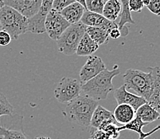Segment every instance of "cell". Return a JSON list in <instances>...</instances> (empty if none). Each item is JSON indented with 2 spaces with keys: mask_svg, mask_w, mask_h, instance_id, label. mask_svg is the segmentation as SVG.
<instances>
[{
  "mask_svg": "<svg viewBox=\"0 0 160 139\" xmlns=\"http://www.w3.org/2000/svg\"><path fill=\"white\" fill-rule=\"evenodd\" d=\"M118 127L119 126L116 124H109L100 130H103L106 134H108L112 139H116L120 135V131L118 130Z\"/></svg>",
  "mask_w": 160,
  "mask_h": 139,
  "instance_id": "26",
  "label": "cell"
},
{
  "mask_svg": "<svg viewBox=\"0 0 160 139\" xmlns=\"http://www.w3.org/2000/svg\"><path fill=\"white\" fill-rule=\"evenodd\" d=\"M70 26L61 12L51 9L48 13L45 21V29L49 37L57 41L64 31Z\"/></svg>",
  "mask_w": 160,
  "mask_h": 139,
  "instance_id": "7",
  "label": "cell"
},
{
  "mask_svg": "<svg viewBox=\"0 0 160 139\" xmlns=\"http://www.w3.org/2000/svg\"><path fill=\"white\" fill-rule=\"evenodd\" d=\"M53 0H42V3L46 4V5L52 7V3H53Z\"/></svg>",
  "mask_w": 160,
  "mask_h": 139,
  "instance_id": "32",
  "label": "cell"
},
{
  "mask_svg": "<svg viewBox=\"0 0 160 139\" xmlns=\"http://www.w3.org/2000/svg\"><path fill=\"white\" fill-rule=\"evenodd\" d=\"M122 4V12L120 16V22L118 23L119 30L121 31L122 36H127L128 34V28L126 27L127 23L135 24V21L132 18L131 11L128 7L129 0H120Z\"/></svg>",
  "mask_w": 160,
  "mask_h": 139,
  "instance_id": "16",
  "label": "cell"
},
{
  "mask_svg": "<svg viewBox=\"0 0 160 139\" xmlns=\"http://www.w3.org/2000/svg\"><path fill=\"white\" fill-rule=\"evenodd\" d=\"M0 136L2 139H27L22 131L7 129L0 126Z\"/></svg>",
  "mask_w": 160,
  "mask_h": 139,
  "instance_id": "22",
  "label": "cell"
},
{
  "mask_svg": "<svg viewBox=\"0 0 160 139\" xmlns=\"http://www.w3.org/2000/svg\"><path fill=\"white\" fill-rule=\"evenodd\" d=\"M99 45L96 43L88 34L85 33L80 42L76 54L78 56H91L98 50Z\"/></svg>",
  "mask_w": 160,
  "mask_h": 139,
  "instance_id": "18",
  "label": "cell"
},
{
  "mask_svg": "<svg viewBox=\"0 0 160 139\" xmlns=\"http://www.w3.org/2000/svg\"><path fill=\"white\" fill-rule=\"evenodd\" d=\"M0 26L12 39H18L21 35L28 32V19L13 8L3 6L0 8Z\"/></svg>",
  "mask_w": 160,
  "mask_h": 139,
  "instance_id": "4",
  "label": "cell"
},
{
  "mask_svg": "<svg viewBox=\"0 0 160 139\" xmlns=\"http://www.w3.org/2000/svg\"><path fill=\"white\" fill-rule=\"evenodd\" d=\"M33 139H50V137H37Z\"/></svg>",
  "mask_w": 160,
  "mask_h": 139,
  "instance_id": "35",
  "label": "cell"
},
{
  "mask_svg": "<svg viewBox=\"0 0 160 139\" xmlns=\"http://www.w3.org/2000/svg\"><path fill=\"white\" fill-rule=\"evenodd\" d=\"M14 112V107L11 104V102L8 101L7 98L5 95L0 93V117L11 116L13 115Z\"/></svg>",
  "mask_w": 160,
  "mask_h": 139,
  "instance_id": "23",
  "label": "cell"
},
{
  "mask_svg": "<svg viewBox=\"0 0 160 139\" xmlns=\"http://www.w3.org/2000/svg\"><path fill=\"white\" fill-rule=\"evenodd\" d=\"M3 3H2V0H0V8H1V7H3Z\"/></svg>",
  "mask_w": 160,
  "mask_h": 139,
  "instance_id": "36",
  "label": "cell"
},
{
  "mask_svg": "<svg viewBox=\"0 0 160 139\" xmlns=\"http://www.w3.org/2000/svg\"><path fill=\"white\" fill-rule=\"evenodd\" d=\"M98 105L97 101L81 94L67 104L63 110V115L71 123L76 124L85 130L91 126L92 117Z\"/></svg>",
  "mask_w": 160,
  "mask_h": 139,
  "instance_id": "1",
  "label": "cell"
},
{
  "mask_svg": "<svg viewBox=\"0 0 160 139\" xmlns=\"http://www.w3.org/2000/svg\"><path fill=\"white\" fill-rule=\"evenodd\" d=\"M85 33L86 26L81 22L70 25L56 41L59 52L65 55L76 54L78 45Z\"/></svg>",
  "mask_w": 160,
  "mask_h": 139,
  "instance_id": "5",
  "label": "cell"
},
{
  "mask_svg": "<svg viewBox=\"0 0 160 139\" xmlns=\"http://www.w3.org/2000/svg\"><path fill=\"white\" fill-rule=\"evenodd\" d=\"M86 33L96 43L100 45L106 44L109 40V30L97 27H86Z\"/></svg>",
  "mask_w": 160,
  "mask_h": 139,
  "instance_id": "21",
  "label": "cell"
},
{
  "mask_svg": "<svg viewBox=\"0 0 160 139\" xmlns=\"http://www.w3.org/2000/svg\"><path fill=\"white\" fill-rule=\"evenodd\" d=\"M81 22L86 27H97L106 30H110L112 28L118 27V24L115 22H111L104 18L102 14L91 12L87 10L84 12Z\"/></svg>",
  "mask_w": 160,
  "mask_h": 139,
  "instance_id": "11",
  "label": "cell"
},
{
  "mask_svg": "<svg viewBox=\"0 0 160 139\" xmlns=\"http://www.w3.org/2000/svg\"><path fill=\"white\" fill-rule=\"evenodd\" d=\"M106 69V66L103 60L98 56L91 55L88 58L85 65L83 66L80 71V83L81 85L98 75Z\"/></svg>",
  "mask_w": 160,
  "mask_h": 139,
  "instance_id": "9",
  "label": "cell"
},
{
  "mask_svg": "<svg viewBox=\"0 0 160 139\" xmlns=\"http://www.w3.org/2000/svg\"><path fill=\"white\" fill-rule=\"evenodd\" d=\"M122 12V4L120 0H109L104 3L102 15L111 22H115Z\"/></svg>",
  "mask_w": 160,
  "mask_h": 139,
  "instance_id": "17",
  "label": "cell"
},
{
  "mask_svg": "<svg viewBox=\"0 0 160 139\" xmlns=\"http://www.w3.org/2000/svg\"><path fill=\"white\" fill-rule=\"evenodd\" d=\"M136 116L139 117L141 121L146 123L147 125L154 122L160 118L159 113L155 108L152 107L148 102L141 106L136 111Z\"/></svg>",
  "mask_w": 160,
  "mask_h": 139,
  "instance_id": "19",
  "label": "cell"
},
{
  "mask_svg": "<svg viewBox=\"0 0 160 139\" xmlns=\"http://www.w3.org/2000/svg\"><path fill=\"white\" fill-rule=\"evenodd\" d=\"M85 10L86 9L82 5L75 2L61 11V14L69 24L72 25L81 22Z\"/></svg>",
  "mask_w": 160,
  "mask_h": 139,
  "instance_id": "14",
  "label": "cell"
},
{
  "mask_svg": "<svg viewBox=\"0 0 160 139\" xmlns=\"http://www.w3.org/2000/svg\"><path fill=\"white\" fill-rule=\"evenodd\" d=\"M0 139H2V137H1V136H0Z\"/></svg>",
  "mask_w": 160,
  "mask_h": 139,
  "instance_id": "38",
  "label": "cell"
},
{
  "mask_svg": "<svg viewBox=\"0 0 160 139\" xmlns=\"http://www.w3.org/2000/svg\"><path fill=\"white\" fill-rule=\"evenodd\" d=\"M155 73V86L152 95L148 100V103L155 108L160 115V68L158 67H152Z\"/></svg>",
  "mask_w": 160,
  "mask_h": 139,
  "instance_id": "20",
  "label": "cell"
},
{
  "mask_svg": "<svg viewBox=\"0 0 160 139\" xmlns=\"http://www.w3.org/2000/svg\"><path fill=\"white\" fill-rule=\"evenodd\" d=\"M144 5L141 0H129L128 7L130 11L141 12Z\"/></svg>",
  "mask_w": 160,
  "mask_h": 139,
  "instance_id": "27",
  "label": "cell"
},
{
  "mask_svg": "<svg viewBox=\"0 0 160 139\" xmlns=\"http://www.w3.org/2000/svg\"><path fill=\"white\" fill-rule=\"evenodd\" d=\"M94 130L95 131L92 133V139H112L110 136L103 130H97V129H94Z\"/></svg>",
  "mask_w": 160,
  "mask_h": 139,
  "instance_id": "30",
  "label": "cell"
},
{
  "mask_svg": "<svg viewBox=\"0 0 160 139\" xmlns=\"http://www.w3.org/2000/svg\"><path fill=\"white\" fill-rule=\"evenodd\" d=\"M120 73V70L117 65H115L112 71L105 69L93 78L81 85V93L97 102L105 100L108 95L113 90V78Z\"/></svg>",
  "mask_w": 160,
  "mask_h": 139,
  "instance_id": "2",
  "label": "cell"
},
{
  "mask_svg": "<svg viewBox=\"0 0 160 139\" xmlns=\"http://www.w3.org/2000/svg\"><path fill=\"white\" fill-rule=\"evenodd\" d=\"M0 30H1V26H0Z\"/></svg>",
  "mask_w": 160,
  "mask_h": 139,
  "instance_id": "39",
  "label": "cell"
},
{
  "mask_svg": "<svg viewBox=\"0 0 160 139\" xmlns=\"http://www.w3.org/2000/svg\"><path fill=\"white\" fill-rule=\"evenodd\" d=\"M11 35L5 30H0V46H6L11 43Z\"/></svg>",
  "mask_w": 160,
  "mask_h": 139,
  "instance_id": "29",
  "label": "cell"
},
{
  "mask_svg": "<svg viewBox=\"0 0 160 139\" xmlns=\"http://www.w3.org/2000/svg\"><path fill=\"white\" fill-rule=\"evenodd\" d=\"M76 3H78L81 5H82L83 7H85V9H86V4H85V0H74Z\"/></svg>",
  "mask_w": 160,
  "mask_h": 139,
  "instance_id": "33",
  "label": "cell"
},
{
  "mask_svg": "<svg viewBox=\"0 0 160 139\" xmlns=\"http://www.w3.org/2000/svg\"><path fill=\"white\" fill-rule=\"evenodd\" d=\"M73 3H75L74 0H53L52 3V9L61 12L68 6L71 5Z\"/></svg>",
  "mask_w": 160,
  "mask_h": 139,
  "instance_id": "25",
  "label": "cell"
},
{
  "mask_svg": "<svg viewBox=\"0 0 160 139\" xmlns=\"http://www.w3.org/2000/svg\"><path fill=\"white\" fill-rule=\"evenodd\" d=\"M108 1H109V0H103V2H104V3H105L106 2H108Z\"/></svg>",
  "mask_w": 160,
  "mask_h": 139,
  "instance_id": "37",
  "label": "cell"
},
{
  "mask_svg": "<svg viewBox=\"0 0 160 139\" xmlns=\"http://www.w3.org/2000/svg\"><path fill=\"white\" fill-rule=\"evenodd\" d=\"M109 124L118 125L115 120L113 114L103 106L98 105L94 110L91 119V127L97 130H102Z\"/></svg>",
  "mask_w": 160,
  "mask_h": 139,
  "instance_id": "12",
  "label": "cell"
},
{
  "mask_svg": "<svg viewBox=\"0 0 160 139\" xmlns=\"http://www.w3.org/2000/svg\"><path fill=\"white\" fill-rule=\"evenodd\" d=\"M113 116L117 124L124 126L136 118V111L132 106L126 104H120L116 106Z\"/></svg>",
  "mask_w": 160,
  "mask_h": 139,
  "instance_id": "13",
  "label": "cell"
},
{
  "mask_svg": "<svg viewBox=\"0 0 160 139\" xmlns=\"http://www.w3.org/2000/svg\"><path fill=\"white\" fill-rule=\"evenodd\" d=\"M91 139H92V138H91Z\"/></svg>",
  "mask_w": 160,
  "mask_h": 139,
  "instance_id": "40",
  "label": "cell"
},
{
  "mask_svg": "<svg viewBox=\"0 0 160 139\" xmlns=\"http://www.w3.org/2000/svg\"><path fill=\"white\" fill-rule=\"evenodd\" d=\"M81 94L80 81L72 78L64 77L58 82L54 89V97L62 104H68Z\"/></svg>",
  "mask_w": 160,
  "mask_h": 139,
  "instance_id": "6",
  "label": "cell"
},
{
  "mask_svg": "<svg viewBox=\"0 0 160 139\" xmlns=\"http://www.w3.org/2000/svg\"><path fill=\"white\" fill-rule=\"evenodd\" d=\"M147 7L152 14L160 16V0H151Z\"/></svg>",
  "mask_w": 160,
  "mask_h": 139,
  "instance_id": "28",
  "label": "cell"
},
{
  "mask_svg": "<svg viewBox=\"0 0 160 139\" xmlns=\"http://www.w3.org/2000/svg\"><path fill=\"white\" fill-rule=\"evenodd\" d=\"M149 72L129 69L123 75L124 86L128 90H133L135 94L148 101L152 95L155 86V73L152 67H148Z\"/></svg>",
  "mask_w": 160,
  "mask_h": 139,
  "instance_id": "3",
  "label": "cell"
},
{
  "mask_svg": "<svg viewBox=\"0 0 160 139\" xmlns=\"http://www.w3.org/2000/svg\"><path fill=\"white\" fill-rule=\"evenodd\" d=\"M114 97L118 105L126 104L132 106L135 111L137 110L141 106L148 103V101L143 98L139 97L133 93H131L126 89L124 85L121 86L114 91Z\"/></svg>",
  "mask_w": 160,
  "mask_h": 139,
  "instance_id": "10",
  "label": "cell"
},
{
  "mask_svg": "<svg viewBox=\"0 0 160 139\" xmlns=\"http://www.w3.org/2000/svg\"><path fill=\"white\" fill-rule=\"evenodd\" d=\"M145 126H147V124L144 123V122H142L139 117L136 116V118H134L131 122H129V123L126 124V125L124 126H121L118 127V130H119V131H121V130H130V131H134V132L139 134V139H145L146 137H149V136H151V134H153L154 133H155L156 131H158V130H160V125H159L158 126L155 127V129H153L151 131H150V132L144 133L143 131H142V128H143Z\"/></svg>",
  "mask_w": 160,
  "mask_h": 139,
  "instance_id": "15",
  "label": "cell"
},
{
  "mask_svg": "<svg viewBox=\"0 0 160 139\" xmlns=\"http://www.w3.org/2000/svg\"><path fill=\"white\" fill-rule=\"evenodd\" d=\"M4 6H7L26 17L30 19L40 10L42 0H2Z\"/></svg>",
  "mask_w": 160,
  "mask_h": 139,
  "instance_id": "8",
  "label": "cell"
},
{
  "mask_svg": "<svg viewBox=\"0 0 160 139\" xmlns=\"http://www.w3.org/2000/svg\"><path fill=\"white\" fill-rule=\"evenodd\" d=\"M85 4L87 11L102 14L104 6L103 0H85Z\"/></svg>",
  "mask_w": 160,
  "mask_h": 139,
  "instance_id": "24",
  "label": "cell"
},
{
  "mask_svg": "<svg viewBox=\"0 0 160 139\" xmlns=\"http://www.w3.org/2000/svg\"><path fill=\"white\" fill-rule=\"evenodd\" d=\"M141 1H142L144 6H148V4L150 3V1H151V0H141Z\"/></svg>",
  "mask_w": 160,
  "mask_h": 139,
  "instance_id": "34",
  "label": "cell"
},
{
  "mask_svg": "<svg viewBox=\"0 0 160 139\" xmlns=\"http://www.w3.org/2000/svg\"><path fill=\"white\" fill-rule=\"evenodd\" d=\"M122 36L121 31L119 30V27L112 28L109 30V38H112L113 39H117Z\"/></svg>",
  "mask_w": 160,
  "mask_h": 139,
  "instance_id": "31",
  "label": "cell"
}]
</instances>
